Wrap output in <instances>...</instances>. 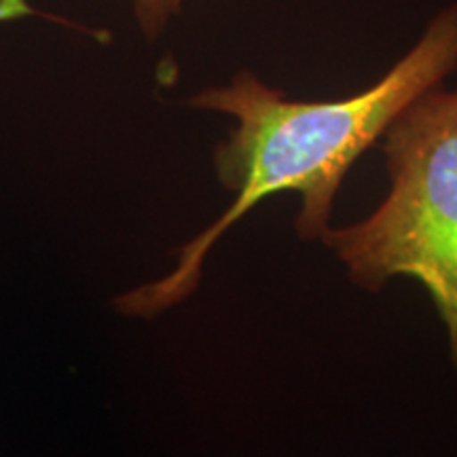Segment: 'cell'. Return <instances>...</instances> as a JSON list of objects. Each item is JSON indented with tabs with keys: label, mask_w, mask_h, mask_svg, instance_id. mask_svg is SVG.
<instances>
[{
	"label": "cell",
	"mask_w": 457,
	"mask_h": 457,
	"mask_svg": "<svg viewBox=\"0 0 457 457\" xmlns=\"http://www.w3.org/2000/svg\"><path fill=\"white\" fill-rule=\"evenodd\" d=\"M140 32L155 41L174 17H179L185 0H131Z\"/></svg>",
	"instance_id": "cell-3"
},
{
	"label": "cell",
	"mask_w": 457,
	"mask_h": 457,
	"mask_svg": "<svg viewBox=\"0 0 457 457\" xmlns=\"http://www.w3.org/2000/svg\"><path fill=\"white\" fill-rule=\"evenodd\" d=\"M32 7L26 0H0V21L17 20V17L30 15Z\"/></svg>",
	"instance_id": "cell-4"
},
{
	"label": "cell",
	"mask_w": 457,
	"mask_h": 457,
	"mask_svg": "<svg viewBox=\"0 0 457 457\" xmlns=\"http://www.w3.org/2000/svg\"><path fill=\"white\" fill-rule=\"evenodd\" d=\"M381 140L386 199L367 219L330 227L322 242L370 293L392 278L424 286L457 367V89L426 91Z\"/></svg>",
	"instance_id": "cell-2"
},
{
	"label": "cell",
	"mask_w": 457,
	"mask_h": 457,
	"mask_svg": "<svg viewBox=\"0 0 457 457\" xmlns=\"http://www.w3.org/2000/svg\"><path fill=\"white\" fill-rule=\"evenodd\" d=\"M457 71V0L438 11L417 43L370 87L339 100H288L239 71L205 87L193 108L228 114L236 128L214 148L216 179L236 199L220 219L179 250L168 276L114 299L119 313L155 318L195 293L214 244L250 210L278 193H299L296 233L318 242L330 228L333 202L352 165L386 136L413 102Z\"/></svg>",
	"instance_id": "cell-1"
}]
</instances>
